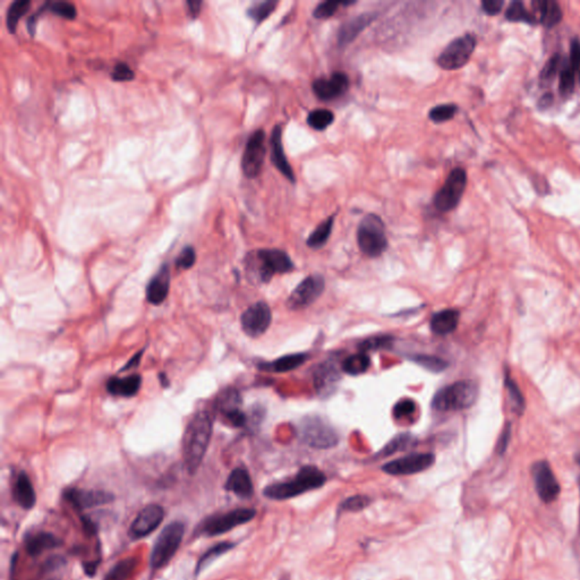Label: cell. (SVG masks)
Returning <instances> with one entry per match:
<instances>
[{
	"label": "cell",
	"instance_id": "50",
	"mask_svg": "<svg viewBox=\"0 0 580 580\" xmlns=\"http://www.w3.org/2000/svg\"><path fill=\"white\" fill-rule=\"evenodd\" d=\"M195 261H196V253H195L194 248L191 246H186L183 250L182 253L177 257L176 267L178 269H183V270H187L194 265Z\"/></svg>",
	"mask_w": 580,
	"mask_h": 580
},
{
	"label": "cell",
	"instance_id": "28",
	"mask_svg": "<svg viewBox=\"0 0 580 580\" xmlns=\"http://www.w3.org/2000/svg\"><path fill=\"white\" fill-rule=\"evenodd\" d=\"M142 377L138 374L131 377H113L107 383V390L110 395L118 397H134L141 388Z\"/></svg>",
	"mask_w": 580,
	"mask_h": 580
},
{
	"label": "cell",
	"instance_id": "57",
	"mask_svg": "<svg viewBox=\"0 0 580 580\" xmlns=\"http://www.w3.org/2000/svg\"><path fill=\"white\" fill-rule=\"evenodd\" d=\"M100 559H97L95 561L88 562V563H84L83 565L85 574H88V577H93L95 576V572H97V565H100Z\"/></svg>",
	"mask_w": 580,
	"mask_h": 580
},
{
	"label": "cell",
	"instance_id": "34",
	"mask_svg": "<svg viewBox=\"0 0 580 580\" xmlns=\"http://www.w3.org/2000/svg\"><path fill=\"white\" fill-rule=\"evenodd\" d=\"M416 445V439L409 433H402L395 436L384 448L379 452L377 457H389L397 452L405 451Z\"/></svg>",
	"mask_w": 580,
	"mask_h": 580
},
{
	"label": "cell",
	"instance_id": "31",
	"mask_svg": "<svg viewBox=\"0 0 580 580\" xmlns=\"http://www.w3.org/2000/svg\"><path fill=\"white\" fill-rule=\"evenodd\" d=\"M333 225H335V216H331L328 219L324 220V223H321L317 227V230H314L310 234L308 238V247L312 250H319V248L324 247L326 242L329 241L331 232H333Z\"/></svg>",
	"mask_w": 580,
	"mask_h": 580
},
{
	"label": "cell",
	"instance_id": "5",
	"mask_svg": "<svg viewBox=\"0 0 580 580\" xmlns=\"http://www.w3.org/2000/svg\"><path fill=\"white\" fill-rule=\"evenodd\" d=\"M256 510L251 508H239L223 514L209 516L202 521L195 530L196 536L214 537L228 533L236 527L247 524L254 519Z\"/></svg>",
	"mask_w": 580,
	"mask_h": 580
},
{
	"label": "cell",
	"instance_id": "14",
	"mask_svg": "<svg viewBox=\"0 0 580 580\" xmlns=\"http://www.w3.org/2000/svg\"><path fill=\"white\" fill-rule=\"evenodd\" d=\"M532 474L537 494L544 503H552L558 499L561 492V486L548 461L535 462L532 467Z\"/></svg>",
	"mask_w": 580,
	"mask_h": 580
},
{
	"label": "cell",
	"instance_id": "61",
	"mask_svg": "<svg viewBox=\"0 0 580 580\" xmlns=\"http://www.w3.org/2000/svg\"><path fill=\"white\" fill-rule=\"evenodd\" d=\"M578 461H579V464H580V455H579V457H578Z\"/></svg>",
	"mask_w": 580,
	"mask_h": 580
},
{
	"label": "cell",
	"instance_id": "9",
	"mask_svg": "<svg viewBox=\"0 0 580 580\" xmlns=\"http://www.w3.org/2000/svg\"><path fill=\"white\" fill-rule=\"evenodd\" d=\"M475 48L476 38L473 35H462L445 48L436 63L445 71H457L469 62Z\"/></svg>",
	"mask_w": 580,
	"mask_h": 580
},
{
	"label": "cell",
	"instance_id": "2",
	"mask_svg": "<svg viewBox=\"0 0 580 580\" xmlns=\"http://www.w3.org/2000/svg\"><path fill=\"white\" fill-rule=\"evenodd\" d=\"M326 483V476L324 471L314 466H304L292 480L270 484L264 487L263 496L268 499L283 501L320 489Z\"/></svg>",
	"mask_w": 580,
	"mask_h": 580
},
{
	"label": "cell",
	"instance_id": "24",
	"mask_svg": "<svg viewBox=\"0 0 580 580\" xmlns=\"http://www.w3.org/2000/svg\"><path fill=\"white\" fill-rule=\"evenodd\" d=\"M225 489L242 499H250L254 494V486L251 476L248 471L242 467L235 468L230 473L225 484Z\"/></svg>",
	"mask_w": 580,
	"mask_h": 580
},
{
	"label": "cell",
	"instance_id": "33",
	"mask_svg": "<svg viewBox=\"0 0 580 580\" xmlns=\"http://www.w3.org/2000/svg\"><path fill=\"white\" fill-rule=\"evenodd\" d=\"M371 366V358L366 353H357L346 358L342 363V371L349 375L364 374Z\"/></svg>",
	"mask_w": 580,
	"mask_h": 580
},
{
	"label": "cell",
	"instance_id": "39",
	"mask_svg": "<svg viewBox=\"0 0 580 580\" xmlns=\"http://www.w3.org/2000/svg\"><path fill=\"white\" fill-rule=\"evenodd\" d=\"M409 359L425 370L430 371L432 373L443 372L449 366L448 362L445 361L443 358L436 357L432 355H413Z\"/></svg>",
	"mask_w": 580,
	"mask_h": 580
},
{
	"label": "cell",
	"instance_id": "46",
	"mask_svg": "<svg viewBox=\"0 0 580 580\" xmlns=\"http://www.w3.org/2000/svg\"><path fill=\"white\" fill-rule=\"evenodd\" d=\"M371 505H372V499L370 496L357 494V496H349L345 501H342L340 509L346 512H361L368 508Z\"/></svg>",
	"mask_w": 580,
	"mask_h": 580
},
{
	"label": "cell",
	"instance_id": "10",
	"mask_svg": "<svg viewBox=\"0 0 580 580\" xmlns=\"http://www.w3.org/2000/svg\"><path fill=\"white\" fill-rule=\"evenodd\" d=\"M301 436L303 441L312 448L330 449L338 445L336 431L322 418L317 416H310L303 420Z\"/></svg>",
	"mask_w": 580,
	"mask_h": 580
},
{
	"label": "cell",
	"instance_id": "55",
	"mask_svg": "<svg viewBox=\"0 0 580 580\" xmlns=\"http://www.w3.org/2000/svg\"><path fill=\"white\" fill-rule=\"evenodd\" d=\"M187 8H189V16H191L193 19H195L196 16L200 14L201 12V7H202V1H194V0H189L187 3Z\"/></svg>",
	"mask_w": 580,
	"mask_h": 580
},
{
	"label": "cell",
	"instance_id": "17",
	"mask_svg": "<svg viewBox=\"0 0 580 580\" xmlns=\"http://www.w3.org/2000/svg\"><path fill=\"white\" fill-rule=\"evenodd\" d=\"M165 510L159 505H149L138 512L129 528V536L133 540H141L157 530L162 523Z\"/></svg>",
	"mask_w": 580,
	"mask_h": 580
},
{
	"label": "cell",
	"instance_id": "29",
	"mask_svg": "<svg viewBox=\"0 0 580 580\" xmlns=\"http://www.w3.org/2000/svg\"><path fill=\"white\" fill-rule=\"evenodd\" d=\"M534 10L540 13V23L544 28H551L561 22V7L553 0H535L532 3Z\"/></svg>",
	"mask_w": 580,
	"mask_h": 580
},
{
	"label": "cell",
	"instance_id": "19",
	"mask_svg": "<svg viewBox=\"0 0 580 580\" xmlns=\"http://www.w3.org/2000/svg\"><path fill=\"white\" fill-rule=\"evenodd\" d=\"M271 144V161L273 166L279 170L285 178L288 179L292 184L296 183V176L292 170L288 159L286 157L285 150L283 145V129L281 126H274L270 138Z\"/></svg>",
	"mask_w": 580,
	"mask_h": 580
},
{
	"label": "cell",
	"instance_id": "43",
	"mask_svg": "<svg viewBox=\"0 0 580 580\" xmlns=\"http://www.w3.org/2000/svg\"><path fill=\"white\" fill-rule=\"evenodd\" d=\"M505 386L508 390L514 411H517L518 414H521L526 407V402H525L524 395L521 393L517 383L514 382V380H512L509 373H505Z\"/></svg>",
	"mask_w": 580,
	"mask_h": 580
},
{
	"label": "cell",
	"instance_id": "16",
	"mask_svg": "<svg viewBox=\"0 0 580 580\" xmlns=\"http://www.w3.org/2000/svg\"><path fill=\"white\" fill-rule=\"evenodd\" d=\"M64 499L73 505L76 510L95 508L100 505H108L115 501V496L107 491L97 489H67L64 492Z\"/></svg>",
	"mask_w": 580,
	"mask_h": 580
},
{
	"label": "cell",
	"instance_id": "48",
	"mask_svg": "<svg viewBox=\"0 0 580 580\" xmlns=\"http://www.w3.org/2000/svg\"><path fill=\"white\" fill-rule=\"evenodd\" d=\"M47 6L49 12L62 16L64 19H74L77 14L75 5L69 1H55V3L48 1Z\"/></svg>",
	"mask_w": 580,
	"mask_h": 580
},
{
	"label": "cell",
	"instance_id": "35",
	"mask_svg": "<svg viewBox=\"0 0 580 580\" xmlns=\"http://www.w3.org/2000/svg\"><path fill=\"white\" fill-rule=\"evenodd\" d=\"M30 7H31L30 0H15L10 3L8 10H7L6 15L7 28L10 33H15L17 23H19V19H22L23 16L28 13Z\"/></svg>",
	"mask_w": 580,
	"mask_h": 580
},
{
	"label": "cell",
	"instance_id": "7",
	"mask_svg": "<svg viewBox=\"0 0 580 580\" xmlns=\"http://www.w3.org/2000/svg\"><path fill=\"white\" fill-rule=\"evenodd\" d=\"M185 534V525L182 521H173L167 525L154 543L150 555L152 570H159L174 558L178 551Z\"/></svg>",
	"mask_w": 580,
	"mask_h": 580
},
{
	"label": "cell",
	"instance_id": "40",
	"mask_svg": "<svg viewBox=\"0 0 580 580\" xmlns=\"http://www.w3.org/2000/svg\"><path fill=\"white\" fill-rule=\"evenodd\" d=\"M335 122V113L328 109L313 110L308 116V124L314 131H324Z\"/></svg>",
	"mask_w": 580,
	"mask_h": 580
},
{
	"label": "cell",
	"instance_id": "38",
	"mask_svg": "<svg viewBox=\"0 0 580 580\" xmlns=\"http://www.w3.org/2000/svg\"><path fill=\"white\" fill-rule=\"evenodd\" d=\"M565 63V58L560 56V55L556 54L551 57L549 62L545 64V66L543 67L542 72H541V84L544 85V86H548V85L551 84L553 79L561 72L562 67H563Z\"/></svg>",
	"mask_w": 580,
	"mask_h": 580
},
{
	"label": "cell",
	"instance_id": "1",
	"mask_svg": "<svg viewBox=\"0 0 580 580\" xmlns=\"http://www.w3.org/2000/svg\"><path fill=\"white\" fill-rule=\"evenodd\" d=\"M214 431V414L210 411H198L189 420L183 441V457L186 469L195 474L201 466L207 453Z\"/></svg>",
	"mask_w": 580,
	"mask_h": 580
},
{
	"label": "cell",
	"instance_id": "49",
	"mask_svg": "<svg viewBox=\"0 0 580 580\" xmlns=\"http://www.w3.org/2000/svg\"><path fill=\"white\" fill-rule=\"evenodd\" d=\"M416 411H418L416 402L414 400H411V399L405 398L399 400L395 404L392 413H393V418L395 420H402V418H411V416H413L416 413Z\"/></svg>",
	"mask_w": 580,
	"mask_h": 580
},
{
	"label": "cell",
	"instance_id": "60",
	"mask_svg": "<svg viewBox=\"0 0 580 580\" xmlns=\"http://www.w3.org/2000/svg\"><path fill=\"white\" fill-rule=\"evenodd\" d=\"M574 71L576 72V75L578 76V79L580 82V62L577 64V66L574 67Z\"/></svg>",
	"mask_w": 580,
	"mask_h": 580
},
{
	"label": "cell",
	"instance_id": "30",
	"mask_svg": "<svg viewBox=\"0 0 580 580\" xmlns=\"http://www.w3.org/2000/svg\"><path fill=\"white\" fill-rule=\"evenodd\" d=\"M242 406V398L239 392L236 389H226L221 392L216 400V411L223 414L225 418L228 415L241 411Z\"/></svg>",
	"mask_w": 580,
	"mask_h": 580
},
{
	"label": "cell",
	"instance_id": "53",
	"mask_svg": "<svg viewBox=\"0 0 580 580\" xmlns=\"http://www.w3.org/2000/svg\"><path fill=\"white\" fill-rule=\"evenodd\" d=\"M510 438H512V425L507 424V427H505V430H503L501 436H500L498 445H496V451H498L499 455H503L507 451L509 442H510Z\"/></svg>",
	"mask_w": 580,
	"mask_h": 580
},
{
	"label": "cell",
	"instance_id": "13",
	"mask_svg": "<svg viewBox=\"0 0 580 580\" xmlns=\"http://www.w3.org/2000/svg\"><path fill=\"white\" fill-rule=\"evenodd\" d=\"M324 278L320 274H312L303 280L289 296L287 306L290 310H303L317 301L324 290Z\"/></svg>",
	"mask_w": 580,
	"mask_h": 580
},
{
	"label": "cell",
	"instance_id": "56",
	"mask_svg": "<svg viewBox=\"0 0 580 580\" xmlns=\"http://www.w3.org/2000/svg\"><path fill=\"white\" fill-rule=\"evenodd\" d=\"M81 519L82 524L84 527L85 533L90 534V535H93V534L97 533V526H95V523L90 518H86L83 516Z\"/></svg>",
	"mask_w": 580,
	"mask_h": 580
},
{
	"label": "cell",
	"instance_id": "45",
	"mask_svg": "<svg viewBox=\"0 0 580 580\" xmlns=\"http://www.w3.org/2000/svg\"><path fill=\"white\" fill-rule=\"evenodd\" d=\"M457 111H458V107L455 104H440L430 110L429 118L436 124H442V122L451 120L456 116Z\"/></svg>",
	"mask_w": 580,
	"mask_h": 580
},
{
	"label": "cell",
	"instance_id": "51",
	"mask_svg": "<svg viewBox=\"0 0 580 580\" xmlns=\"http://www.w3.org/2000/svg\"><path fill=\"white\" fill-rule=\"evenodd\" d=\"M135 77V73L129 67V64L117 63L111 72V79L113 81L122 82L131 81Z\"/></svg>",
	"mask_w": 580,
	"mask_h": 580
},
{
	"label": "cell",
	"instance_id": "15",
	"mask_svg": "<svg viewBox=\"0 0 580 580\" xmlns=\"http://www.w3.org/2000/svg\"><path fill=\"white\" fill-rule=\"evenodd\" d=\"M272 321L271 308L264 301H257L245 310L241 317L243 331L251 338H259L265 333Z\"/></svg>",
	"mask_w": 580,
	"mask_h": 580
},
{
	"label": "cell",
	"instance_id": "22",
	"mask_svg": "<svg viewBox=\"0 0 580 580\" xmlns=\"http://www.w3.org/2000/svg\"><path fill=\"white\" fill-rule=\"evenodd\" d=\"M170 281H171L170 269L167 264H165L149 283L148 288H147V299L149 303L160 305L166 301L167 296L169 294Z\"/></svg>",
	"mask_w": 580,
	"mask_h": 580
},
{
	"label": "cell",
	"instance_id": "47",
	"mask_svg": "<svg viewBox=\"0 0 580 580\" xmlns=\"http://www.w3.org/2000/svg\"><path fill=\"white\" fill-rule=\"evenodd\" d=\"M353 3H355V1H324L317 5V8L314 10L313 16L317 19H329L338 12L339 7L349 6Z\"/></svg>",
	"mask_w": 580,
	"mask_h": 580
},
{
	"label": "cell",
	"instance_id": "4",
	"mask_svg": "<svg viewBox=\"0 0 580 580\" xmlns=\"http://www.w3.org/2000/svg\"><path fill=\"white\" fill-rule=\"evenodd\" d=\"M246 265L247 270L263 283H269L274 274L288 273L295 268L289 255L277 248H264L251 253L246 259Z\"/></svg>",
	"mask_w": 580,
	"mask_h": 580
},
{
	"label": "cell",
	"instance_id": "54",
	"mask_svg": "<svg viewBox=\"0 0 580 580\" xmlns=\"http://www.w3.org/2000/svg\"><path fill=\"white\" fill-rule=\"evenodd\" d=\"M65 559L63 556H60V555H55V556H51L50 559H48L46 563H44V568H42V570L46 572H50V571L57 570V569H59V568L63 567L65 565Z\"/></svg>",
	"mask_w": 580,
	"mask_h": 580
},
{
	"label": "cell",
	"instance_id": "11",
	"mask_svg": "<svg viewBox=\"0 0 580 580\" xmlns=\"http://www.w3.org/2000/svg\"><path fill=\"white\" fill-rule=\"evenodd\" d=\"M267 153L265 132L257 129L248 138L242 158V170L247 178L254 179L260 176Z\"/></svg>",
	"mask_w": 580,
	"mask_h": 580
},
{
	"label": "cell",
	"instance_id": "52",
	"mask_svg": "<svg viewBox=\"0 0 580 580\" xmlns=\"http://www.w3.org/2000/svg\"><path fill=\"white\" fill-rule=\"evenodd\" d=\"M503 5H505L503 0H483L482 10L487 15L496 16L501 12Z\"/></svg>",
	"mask_w": 580,
	"mask_h": 580
},
{
	"label": "cell",
	"instance_id": "36",
	"mask_svg": "<svg viewBox=\"0 0 580 580\" xmlns=\"http://www.w3.org/2000/svg\"><path fill=\"white\" fill-rule=\"evenodd\" d=\"M138 565L135 558H126L117 562L108 572L104 580H129L132 577Z\"/></svg>",
	"mask_w": 580,
	"mask_h": 580
},
{
	"label": "cell",
	"instance_id": "23",
	"mask_svg": "<svg viewBox=\"0 0 580 580\" xmlns=\"http://www.w3.org/2000/svg\"><path fill=\"white\" fill-rule=\"evenodd\" d=\"M377 19L375 13H364L356 16L354 19L342 26L338 32V44L340 47H345L358 38V35L364 31L374 19Z\"/></svg>",
	"mask_w": 580,
	"mask_h": 580
},
{
	"label": "cell",
	"instance_id": "37",
	"mask_svg": "<svg viewBox=\"0 0 580 580\" xmlns=\"http://www.w3.org/2000/svg\"><path fill=\"white\" fill-rule=\"evenodd\" d=\"M505 19L509 22L527 23L530 26H535L537 23L536 17L525 8L524 3L517 0L509 5L508 10L505 12Z\"/></svg>",
	"mask_w": 580,
	"mask_h": 580
},
{
	"label": "cell",
	"instance_id": "18",
	"mask_svg": "<svg viewBox=\"0 0 580 580\" xmlns=\"http://www.w3.org/2000/svg\"><path fill=\"white\" fill-rule=\"evenodd\" d=\"M349 79L345 73L336 72L328 79H317L313 82L314 95L320 100H335L348 91Z\"/></svg>",
	"mask_w": 580,
	"mask_h": 580
},
{
	"label": "cell",
	"instance_id": "20",
	"mask_svg": "<svg viewBox=\"0 0 580 580\" xmlns=\"http://www.w3.org/2000/svg\"><path fill=\"white\" fill-rule=\"evenodd\" d=\"M340 380V373L333 362H324L314 370L313 382L321 395H330Z\"/></svg>",
	"mask_w": 580,
	"mask_h": 580
},
{
	"label": "cell",
	"instance_id": "25",
	"mask_svg": "<svg viewBox=\"0 0 580 580\" xmlns=\"http://www.w3.org/2000/svg\"><path fill=\"white\" fill-rule=\"evenodd\" d=\"M13 496L16 503L26 510H31L35 505L37 496L35 487L32 485L30 477L24 471H21L16 477L13 486Z\"/></svg>",
	"mask_w": 580,
	"mask_h": 580
},
{
	"label": "cell",
	"instance_id": "58",
	"mask_svg": "<svg viewBox=\"0 0 580 580\" xmlns=\"http://www.w3.org/2000/svg\"><path fill=\"white\" fill-rule=\"evenodd\" d=\"M142 355H143V350L138 351V354L134 355L133 356L132 359L127 363V364L124 366V368H122L120 372H124V371L129 370V368H132V367H136L141 361Z\"/></svg>",
	"mask_w": 580,
	"mask_h": 580
},
{
	"label": "cell",
	"instance_id": "32",
	"mask_svg": "<svg viewBox=\"0 0 580 580\" xmlns=\"http://www.w3.org/2000/svg\"><path fill=\"white\" fill-rule=\"evenodd\" d=\"M234 548H235V544L230 542L218 543L216 545L212 546L211 549L207 550V552L202 555L201 558L198 559V565L195 568V574L198 576V574H201L202 571L205 568L209 567L216 559L220 558L221 555L226 554L227 552H230V550L234 549Z\"/></svg>",
	"mask_w": 580,
	"mask_h": 580
},
{
	"label": "cell",
	"instance_id": "26",
	"mask_svg": "<svg viewBox=\"0 0 580 580\" xmlns=\"http://www.w3.org/2000/svg\"><path fill=\"white\" fill-rule=\"evenodd\" d=\"M460 313L453 308L440 310L433 315L430 326L432 333L438 336H447L453 333L459 324Z\"/></svg>",
	"mask_w": 580,
	"mask_h": 580
},
{
	"label": "cell",
	"instance_id": "59",
	"mask_svg": "<svg viewBox=\"0 0 580 580\" xmlns=\"http://www.w3.org/2000/svg\"><path fill=\"white\" fill-rule=\"evenodd\" d=\"M552 104L553 95L551 93H546L539 101V107L542 108V109H546V108H549Z\"/></svg>",
	"mask_w": 580,
	"mask_h": 580
},
{
	"label": "cell",
	"instance_id": "42",
	"mask_svg": "<svg viewBox=\"0 0 580 580\" xmlns=\"http://www.w3.org/2000/svg\"><path fill=\"white\" fill-rule=\"evenodd\" d=\"M560 82H559V91L563 97H569L572 95L576 85V72L570 66L569 60L565 59V65L562 67L561 72L559 74Z\"/></svg>",
	"mask_w": 580,
	"mask_h": 580
},
{
	"label": "cell",
	"instance_id": "3",
	"mask_svg": "<svg viewBox=\"0 0 580 580\" xmlns=\"http://www.w3.org/2000/svg\"><path fill=\"white\" fill-rule=\"evenodd\" d=\"M480 388L473 380H461L445 386L433 397L432 408L440 413L468 409L477 402Z\"/></svg>",
	"mask_w": 580,
	"mask_h": 580
},
{
	"label": "cell",
	"instance_id": "12",
	"mask_svg": "<svg viewBox=\"0 0 580 580\" xmlns=\"http://www.w3.org/2000/svg\"><path fill=\"white\" fill-rule=\"evenodd\" d=\"M436 462V456L427 453H411L402 458L383 465L382 471L391 476H408L422 473L432 467Z\"/></svg>",
	"mask_w": 580,
	"mask_h": 580
},
{
	"label": "cell",
	"instance_id": "8",
	"mask_svg": "<svg viewBox=\"0 0 580 580\" xmlns=\"http://www.w3.org/2000/svg\"><path fill=\"white\" fill-rule=\"evenodd\" d=\"M466 185H467L466 170L460 167L452 170L445 180V185L436 191L434 196V207L436 210L442 214L455 210L460 203Z\"/></svg>",
	"mask_w": 580,
	"mask_h": 580
},
{
	"label": "cell",
	"instance_id": "41",
	"mask_svg": "<svg viewBox=\"0 0 580 580\" xmlns=\"http://www.w3.org/2000/svg\"><path fill=\"white\" fill-rule=\"evenodd\" d=\"M277 3L276 0H267V1H261V3H254L247 10V15L254 21L256 24H261L264 22L265 19L270 17L271 14L276 10Z\"/></svg>",
	"mask_w": 580,
	"mask_h": 580
},
{
	"label": "cell",
	"instance_id": "6",
	"mask_svg": "<svg viewBox=\"0 0 580 580\" xmlns=\"http://www.w3.org/2000/svg\"><path fill=\"white\" fill-rule=\"evenodd\" d=\"M357 244L368 257H379L386 251V226L379 216L370 214L362 219L357 230Z\"/></svg>",
	"mask_w": 580,
	"mask_h": 580
},
{
	"label": "cell",
	"instance_id": "44",
	"mask_svg": "<svg viewBox=\"0 0 580 580\" xmlns=\"http://www.w3.org/2000/svg\"><path fill=\"white\" fill-rule=\"evenodd\" d=\"M395 338L388 335H383V336H375L372 338L366 339L364 342H362L358 345V348L362 353H367V351L383 350V349L391 348L392 342Z\"/></svg>",
	"mask_w": 580,
	"mask_h": 580
},
{
	"label": "cell",
	"instance_id": "27",
	"mask_svg": "<svg viewBox=\"0 0 580 580\" xmlns=\"http://www.w3.org/2000/svg\"><path fill=\"white\" fill-rule=\"evenodd\" d=\"M308 359V354L298 353V354L286 355L283 357L278 358L276 361L260 363L257 366H259L260 370L267 371V372L285 373V372H290V371L296 370L301 365L306 363Z\"/></svg>",
	"mask_w": 580,
	"mask_h": 580
},
{
	"label": "cell",
	"instance_id": "21",
	"mask_svg": "<svg viewBox=\"0 0 580 580\" xmlns=\"http://www.w3.org/2000/svg\"><path fill=\"white\" fill-rule=\"evenodd\" d=\"M24 544H26L28 554L32 558H35L42 554L44 551L60 548L63 545V540L49 532H37V533L28 534L24 540Z\"/></svg>",
	"mask_w": 580,
	"mask_h": 580
}]
</instances>
